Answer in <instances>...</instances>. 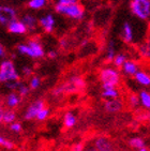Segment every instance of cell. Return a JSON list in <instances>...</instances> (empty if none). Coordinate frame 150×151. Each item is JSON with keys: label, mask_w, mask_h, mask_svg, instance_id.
Listing matches in <instances>:
<instances>
[{"label": "cell", "mask_w": 150, "mask_h": 151, "mask_svg": "<svg viewBox=\"0 0 150 151\" xmlns=\"http://www.w3.org/2000/svg\"><path fill=\"white\" fill-rule=\"evenodd\" d=\"M16 50H17L19 55L26 56V57H29L31 59H41L45 56V50L43 48V45L37 39L29 40L27 43L18 44Z\"/></svg>", "instance_id": "obj_1"}, {"label": "cell", "mask_w": 150, "mask_h": 151, "mask_svg": "<svg viewBox=\"0 0 150 151\" xmlns=\"http://www.w3.org/2000/svg\"><path fill=\"white\" fill-rule=\"evenodd\" d=\"M55 11L58 14L64 15L66 17L76 20L83 19L85 16L84 8L77 2L71 3V4H63V3L57 2L55 4Z\"/></svg>", "instance_id": "obj_2"}, {"label": "cell", "mask_w": 150, "mask_h": 151, "mask_svg": "<svg viewBox=\"0 0 150 151\" xmlns=\"http://www.w3.org/2000/svg\"><path fill=\"white\" fill-rule=\"evenodd\" d=\"M99 78L102 87H118L121 81V73L115 67H105L100 71Z\"/></svg>", "instance_id": "obj_3"}, {"label": "cell", "mask_w": 150, "mask_h": 151, "mask_svg": "<svg viewBox=\"0 0 150 151\" xmlns=\"http://www.w3.org/2000/svg\"><path fill=\"white\" fill-rule=\"evenodd\" d=\"M20 75L11 59H3L0 62V84L6 81H19Z\"/></svg>", "instance_id": "obj_4"}, {"label": "cell", "mask_w": 150, "mask_h": 151, "mask_svg": "<svg viewBox=\"0 0 150 151\" xmlns=\"http://www.w3.org/2000/svg\"><path fill=\"white\" fill-rule=\"evenodd\" d=\"M131 11L141 20L149 19L150 16V0H132Z\"/></svg>", "instance_id": "obj_5"}, {"label": "cell", "mask_w": 150, "mask_h": 151, "mask_svg": "<svg viewBox=\"0 0 150 151\" xmlns=\"http://www.w3.org/2000/svg\"><path fill=\"white\" fill-rule=\"evenodd\" d=\"M44 106H46V105H45V100H43V99H37L35 101L30 103L23 115L24 120H26V121H32V120H35L37 114L39 113V111H40L41 108H43Z\"/></svg>", "instance_id": "obj_6"}, {"label": "cell", "mask_w": 150, "mask_h": 151, "mask_svg": "<svg viewBox=\"0 0 150 151\" xmlns=\"http://www.w3.org/2000/svg\"><path fill=\"white\" fill-rule=\"evenodd\" d=\"M17 18V13L12 6H0V25L6 26L11 20Z\"/></svg>", "instance_id": "obj_7"}, {"label": "cell", "mask_w": 150, "mask_h": 151, "mask_svg": "<svg viewBox=\"0 0 150 151\" xmlns=\"http://www.w3.org/2000/svg\"><path fill=\"white\" fill-rule=\"evenodd\" d=\"M103 107L105 111L108 114H117L123 109L124 103L120 98H116V99L105 100L103 104Z\"/></svg>", "instance_id": "obj_8"}, {"label": "cell", "mask_w": 150, "mask_h": 151, "mask_svg": "<svg viewBox=\"0 0 150 151\" xmlns=\"http://www.w3.org/2000/svg\"><path fill=\"white\" fill-rule=\"evenodd\" d=\"M93 146L97 151H115V145L114 142L107 136H98L93 142Z\"/></svg>", "instance_id": "obj_9"}, {"label": "cell", "mask_w": 150, "mask_h": 151, "mask_svg": "<svg viewBox=\"0 0 150 151\" xmlns=\"http://www.w3.org/2000/svg\"><path fill=\"white\" fill-rule=\"evenodd\" d=\"M39 22V25L44 31L46 33H52L55 30V25H56V19L54 17V15L50 14V13H47V14L41 16L40 19L38 20Z\"/></svg>", "instance_id": "obj_10"}, {"label": "cell", "mask_w": 150, "mask_h": 151, "mask_svg": "<svg viewBox=\"0 0 150 151\" xmlns=\"http://www.w3.org/2000/svg\"><path fill=\"white\" fill-rule=\"evenodd\" d=\"M23 102V98L16 91H9V93L4 96V105L6 108L16 109L20 106Z\"/></svg>", "instance_id": "obj_11"}, {"label": "cell", "mask_w": 150, "mask_h": 151, "mask_svg": "<svg viewBox=\"0 0 150 151\" xmlns=\"http://www.w3.org/2000/svg\"><path fill=\"white\" fill-rule=\"evenodd\" d=\"M6 27H8V31L13 33V35H25L28 31L26 26H25V24L23 23V20L18 19V18L11 20L6 25Z\"/></svg>", "instance_id": "obj_12"}, {"label": "cell", "mask_w": 150, "mask_h": 151, "mask_svg": "<svg viewBox=\"0 0 150 151\" xmlns=\"http://www.w3.org/2000/svg\"><path fill=\"white\" fill-rule=\"evenodd\" d=\"M120 69H121L122 73H123L124 75L133 77L134 74L141 69V65L138 64V62H136V61L133 60V59H127V60L124 61V63L122 64Z\"/></svg>", "instance_id": "obj_13"}, {"label": "cell", "mask_w": 150, "mask_h": 151, "mask_svg": "<svg viewBox=\"0 0 150 151\" xmlns=\"http://www.w3.org/2000/svg\"><path fill=\"white\" fill-rule=\"evenodd\" d=\"M133 77H134L136 83H137L139 86H141V87L148 88L150 86V75H149V73L146 72V71L139 69V70L134 74Z\"/></svg>", "instance_id": "obj_14"}, {"label": "cell", "mask_w": 150, "mask_h": 151, "mask_svg": "<svg viewBox=\"0 0 150 151\" xmlns=\"http://www.w3.org/2000/svg\"><path fill=\"white\" fill-rule=\"evenodd\" d=\"M121 38L125 43H132L133 39H134V30L133 27L130 23H125L122 25V30H121Z\"/></svg>", "instance_id": "obj_15"}, {"label": "cell", "mask_w": 150, "mask_h": 151, "mask_svg": "<svg viewBox=\"0 0 150 151\" xmlns=\"http://www.w3.org/2000/svg\"><path fill=\"white\" fill-rule=\"evenodd\" d=\"M101 98L103 100L120 98V90L118 89V87H102Z\"/></svg>", "instance_id": "obj_16"}, {"label": "cell", "mask_w": 150, "mask_h": 151, "mask_svg": "<svg viewBox=\"0 0 150 151\" xmlns=\"http://www.w3.org/2000/svg\"><path fill=\"white\" fill-rule=\"evenodd\" d=\"M23 23L25 24L27 30L28 31H35L37 29V27L39 26V22H38L37 17L33 16L32 14H25L22 18Z\"/></svg>", "instance_id": "obj_17"}, {"label": "cell", "mask_w": 150, "mask_h": 151, "mask_svg": "<svg viewBox=\"0 0 150 151\" xmlns=\"http://www.w3.org/2000/svg\"><path fill=\"white\" fill-rule=\"evenodd\" d=\"M63 125L66 129H73L77 123V116L73 111H69L63 115Z\"/></svg>", "instance_id": "obj_18"}, {"label": "cell", "mask_w": 150, "mask_h": 151, "mask_svg": "<svg viewBox=\"0 0 150 151\" xmlns=\"http://www.w3.org/2000/svg\"><path fill=\"white\" fill-rule=\"evenodd\" d=\"M66 81H68V83H69V84L74 88L75 90L77 91V92L86 87V81H85V79L83 78V77H81V76H78V75L71 76V77H70Z\"/></svg>", "instance_id": "obj_19"}, {"label": "cell", "mask_w": 150, "mask_h": 151, "mask_svg": "<svg viewBox=\"0 0 150 151\" xmlns=\"http://www.w3.org/2000/svg\"><path fill=\"white\" fill-rule=\"evenodd\" d=\"M138 99H139V104L144 109H147L149 111L150 109V92L146 89H143L141 90L138 93Z\"/></svg>", "instance_id": "obj_20"}, {"label": "cell", "mask_w": 150, "mask_h": 151, "mask_svg": "<svg viewBox=\"0 0 150 151\" xmlns=\"http://www.w3.org/2000/svg\"><path fill=\"white\" fill-rule=\"evenodd\" d=\"M17 120V114L14 109H10V108H6V109H3L2 113V123L6 125H9L10 123L14 122Z\"/></svg>", "instance_id": "obj_21"}, {"label": "cell", "mask_w": 150, "mask_h": 151, "mask_svg": "<svg viewBox=\"0 0 150 151\" xmlns=\"http://www.w3.org/2000/svg\"><path fill=\"white\" fill-rule=\"evenodd\" d=\"M128 145H129V147H131V148L137 150V149H139V148L146 147V146H147V142H146V139H145L144 137L133 136V137H131V138H129Z\"/></svg>", "instance_id": "obj_22"}, {"label": "cell", "mask_w": 150, "mask_h": 151, "mask_svg": "<svg viewBox=\"0 0 150 151\" xmlns=\"http://www.w3.org/2000/svg\"><path fill=\"white\" fill-rule=\"evenodd\" d=\"M116 55V45L114 41H110L108 44H107L106 47V52H105V60L107 62H112V58L115 57Z\"/></svg>", "instance_id": "obj_23"}, {"label": "cell", "mask_w": 150, "mask_h": 151, "mask_svg": "<svg viewBox=\"0 0 150 151\" xmlns=\"http://www.w3.org/2000/svg\"><path fill=\"white\" fill-rule=\"evenodd\" d=\"M150 119V114L149 111L147 109H136L135 113V120L138 121L139 123H145L148 122Z\"/></svg>", "instance_id": "obj_24"}, {"label": "cell", "mask_w": 150, "mask_h": 151, "mask_svg": "<svg viewBox=\"0 0 150 151\" xmlns=\"http://www.w3.org/2000/svg\"><path fill=\"white\" fill-rule=\"evenodd\" d=\"M50 114H52L50 108L47 107V106H44V107L41 108L40 111H39V113L37 114L35 120H37V121H39V122L46 121V120L49 118V116H50Z\"/></svg>", "instance_id": "obj_25"}, {"label": "cell", "mask_w": 150, "mask_h": 151, "mask_svg": "<svg viewBox=\"0 0 150 151\" xmlns=\"http://www.w3.org/2000/svg\"><path fill=\"white\" fill-rule=\"evenodd\" d=\"M127 101H128L129 107H130L131 109H133V111H136V109H138V108L141 107L137 93H131V94H129Z\"/></svg>", "instance_id": "obj_26"}, {"label": "cell", "mask_w": 150, "mask_h": 151, "mask_svg": "<svg viewBox=\"0 0 150 151\" xmlns=\"http://www.w3.org/2000/svg\"><path fill=\"white\" fill-rule=\"evenodd\" d=\"M128 59V56L127 54H124V52H116L115 57L112 58V63L114 64V67L117 68V69H120L121 65L124 63V61Z\"/></svg>", "instance_id": "obj_27"}, {"label": "cell", "mask_w": 150, "mask_h": 151, "mask_svg": "<svg viewBox=\"0 0 150 151\" xmlns=\"http://www.w3.org/2000/svg\"><path fill=\"white\" fill-rule=\"evenodd\" d=\"M41 85H42V79H41L40 76L32 75L29 77L28 86L30 88V90H37L41 87Z\"/></svg>", "instance_id": "obj_28"}, {"label": "cell", "mask_w": 150, "mask_h": 151, "mask_svg": "<svg viewBox=\"0 0 150 151\" xmlns=\"http://www.w3.org/2000/svg\"><path fill=\"white\" fill-rule=\"evenodd\" d=\"M48 0H30L28 2V6L31 10H41L45 8Z\"/></svg>", "instance_id": "obj_29"}, {"label": "cell", "mask_w": 150, "mask_h": 151, "mask_svg": "<svg viewBox=\"0 0 150 151\" xmlns=\"http://www.w3.org/2000/svg\"><path fill=\"white\" fill-rule=\"evenodd\" d=\"M138 52L139 55L145 59H149L150 57V46H149V42H145V43L141 44L138 47Z\"/></svg>", "instance_id": "obj_30"}, {"label": "cell", "mask_w": 150, "mask_h": 151, "mask_svg": "<svg viewBox=\"0 0 150 151\" xmlns=\"http://www.w3.org/2000/svg\"><path fill=\"white\" fill-rule=\"evenodd\" d=\"M30 88H29V86L27 84H25V83H23V81H20L19 85H18L17 87V90H16V92L19 94L22 98H26V96H29V93H30Z\"/></svg>", "instance_id": "obj_31"}, {"label": "cell", "mask_w": 150, "mask_h": 151, "mask_svg": "<svg viewBox=\"0 0 150 151\" xmlns=\"http://www.w3.org/2000/svg\"><path fill=\"white\" fill-rule=\"evenodd\" d=\"M0 147L6 149V150H13L15 148V144L14 142L8 139L3 135H0Z\"/></svg>", "instance_id": "obj_32"}, {"label": "cell", "mask_w": 150, "mask_h": 151, "mask_svg": "<svg viewBox=\"0 0 150 151\" xmlns=\"http://www.w3.org/2000/svg\"><path fill=\"white\" fill-rule=\"evenodd\" d=\"M20 83V79L19 81H6V83H3V86L6 88L8 91H16L17 90V87L18 85Z\"/></svg>", "instance_id": "obj_33"}, {"label": "cell", "mask_w": 150, "mask_h": 151, "mask_svg": "<svg viewBox=\"0 0 150 151\" xmlns=\"http://www.w3.org/2000/svg\"><path fill=\"white\" fill-rule=\"evenodd\" d=\"M9 129H10V131L13 132V133L18 134V133H20V132L23 131V124H22V122H19V121H17V120H16V121L10 123Z\"/></svg>", "instance_id": "obj_34"}, {"label": "cell", "mask_w": 150, "mask_h": 151, "mask_svg": "<svg viewBox=\"0 0 150 151\" xmlns=\"http://www.w3.org/2000/svg\"><path fill=\"white\" fill-rule=\"evenodd\" d=\"M22 74L23 76H25L26 78H29L30 76L33 75V69L31 67H29V65H24L22 68Z\"/></svg>", "instance_id": "obj_35"}, {"label": "cell", "mask_w": 150, "mask_h": 151, "mask_svg": "<svg viewBox=\"0 0 150 151\" xmlns=\"http://www.w3.org/2000/svg\"><path fill=\"white\" fill-rule=\"evenodd\" d=\"M52 94L55 96V98H61V96H63L64 93H63V90H62L61 85H60V86H57L56 88H54V89H53Z\"/></svg>", "instance_id": "obj_36"}, {"label": "cell", "mask_w": 150, "mask_h": 151, "mask_svg": "<svg viewBox=\"0 0 150 151\" xmlns=\"http://www.w3.org/2000/svg\"><path fill=\"white\" fill-rule=\"evenodd\" d=\"M84 142H76L71 147V151H84Z\"/></svg>", "instance_id": "obj_37"}, {"label": "cell", "mask_w": 150, "mask_h": 151, "mask_svg": "<svg viewBox=\"0 0 150 151\" xmlns=\"http://www.w3.org/2000/svg\"><path fill=\"white\" fill-rule=\"evenodd\" d=\"M46 55H47V57H48L49 59H56L58 57V52H56V50H50L48 52H47Z\"/></svg>", "instance_id": "obj_38"}, {"label": "cell", "mask_w": 150, "mask_h": 151, "mask_svg": "<svg viewBox=\"0 0 150 151\" xmlns=\"http://www.w3.org/2000/svg\"><path fill=\"white\" fill-rule=\"evenodd\" d=\"M6 48H4V46H3L2 44L0 43V59H3L6 57Z\"/></svg>", "instance_id": "obj_39"}, {"label": "cell", "mask_w": 150, "mask_h": 151, "mask_svg": "<svg viewBox=\"0 0 150 151\" xmlns=\"http://www.w3.org/2000/svg\"><path fill=\"white\" fill-rule=\"evenodd\" d=\"M139 127V122L138 121H136L135 119L133 120V121H131L130 123V128L132 129V130H136V129Z\"/></svg>", "instance_id": "obj_40"}, {"label": "cell", "mask_w": 150, "mask_h": 151, "mask_svg": "<svg viewBox=\"0 0 150 151\" xmlns=\"http://www.w3.org/2000/svg\"><path fill=\"white\" fill-rule=\"evenodd\" d=\"M58 2L63 3V4H71V3L77 2V0H58Z\"/></svg>", "instance_id": "obj_41"}, {"label": "cell", "mask_w": 150, "mask_h": 151, "mask_svg": "<svg viewBox=\"0 0 150 151\" xmlns=\"http://www.w3.org/2000/svg\"><path fill=\"white\" fill-rule=\"evenodd\" d=\"M84 151H97V149L94 148V146L93 145H90V146H85Z\"/></svg>", "instance_id": "obj_42"}, {"label": "cell", "mask_w": 150, "mask_h": 151, "mask_svg": "<svg viewBox=\"0 0 150 151\" xmlns=\"http://www.w3.org/2000/svg\"><path fill=\"white\" fill-rule=\"evenodd\" d=\"M137 151H149V148H148L147 146H146V147H143V148L137 149Z\"/></svg>", "instance_id": "obj_43"}, {"label": "cell", "mask_w": 150, "mask_h": 151, "mask_svg": "<svg viewBox=\"0 0 150 151\" xmlns=\"http://www.w3.org/2000/svg\"><path fill=\"white\" fill-rule=\"evenodd\" d=\"M2 113L3 111H0V123H2Z\"/></svg>", "instance_id": "obj_44"}, {"label": "cell", "mask_w": 150, "mask_h": 151, "mask_svg": "<svg viewBox=\"0 0 150 151\" xmlns=\"http://www.w3.org/2000/svg\"><path fill=\"white\" fill-rule=\"evenodd\" d=\"M0 111H3V107L1 106V105H0Z\"/></svg>", "instance_id": "obj_45"}]
</instances>
